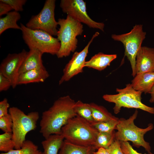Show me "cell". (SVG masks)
Masks as SVG:
<instances>
[{"mask_svg":"<svg viewBox=\"0 0 154 154\" xmlns=\"http://www.w3.org/2000/svg\"><path fill=\"white\" fill-rule=\"evenodd\" d=\"M73 109L77 115L91 124L94 122L90 104L84 103L80 100H78L75 102Z\"/></svg>","mask_w":154,"mask_h":154,"instance_id":"22","label":"cell"},{"mask_svg":"<svg viewBox=\"0 0 154 154\" xmlns=\"http://www.w3.org/2000/svg\"><path fill=\"white\" fill-rule=\"evenodd\" d=\"M60 7L64 13L89 27L104 31V23L94 21L86 11V4L83 0H61Z\"/></svg>","mask_w":154,"mask_h":154,"instance_id":"10","label":"cell"},{"mask_svg":"<svg viewBox=\"0 0 154 154\" xmlns=\"http://www.w3.org/2000/svg\"><path fill=\"white\" fill-rule=\"evenodd\" d=\"M57 22L60 28L57 36L60 47L56 55L61 58L68 56L76 50L78 42L76 37L82 33L83 26L67 15L66 19L60 18Z\"/></svg>","mask_w":154,"mask_h":154,"instance_id":"4","label":"cell"},{"mask_svg":"<svg viewBox=\"0 0 154 154\" xmlns=\"http://www.w3.org/2000/svg\"><path fill=\"white\" fill-rule=\"evenodd\" d=\"M119 119L111 121L94 122L92 125L99 132L111 133L116 129Z\"/></svg>","mask_w":154,"mask_h":154,"instance_id":"25","label":"cell"},{"mask_svg":"<svg viewBox=\"0 0 154 154\" xmlns=\"http://www.w3.org/2000/svg\"><path fill=\"white\" fill-rule=\"evenodd\" d=\"M42 54L37 50L30 49L20 68L19 75L31 70L45 68L42 59Z\"/></svg>","mask_w":154,"mask_h":154,"instance_id":"15","label":"cell"},{"mask_svg":"<svg viewBox=\"0 0 154 154\" xmlns=\"http://www.w3.org/2000/svg\"><path fill=\"white\" fill-rule=\"evenodd\" d=\"M106 149L110 154H125L122 150L120 141L115 139L112 144Z\"/></svg>","mask_w":154,"mask_h":154,"instance_id":"29","label":"cell"},{"mask_svg":"<svg viewBox=\"0 0 154 154\" xmlns=\"http://www.w3.org/2000/svg\"><path fill=\"white\" fill-rule=\"evenodd\" d=\"M13 120L9 113L0 117V129L4 133H12Z\"/></svg>","mask_w":154,"mask_h":154,"instance_id":"27","label":"cell"},{"mask_svg":"<svg viewBox=\"0 0 154 154\" xmlns=\"http://www.w3.org/2000/svg\"><path fill=\"white\" fill-rule=\"evenodd\" d=\"M12 87L10 80L0 72V92L6 91Z\"/></svg>","mask_w":154,"mask_h":154,"instance_id":"30","label":"cell"},{"mask_svg":"<svg viewBox=\"0 0 154 154\" xmlns=\"http://www.w3.org/2000/svg\"><path fill=\"white\" fill-rule=\"evenodd\" d=\"M116 132L111 133L99 132L93 146L96 150L100 148L107 149L115 139Z\"/></svg>","mask_w":154,"mask_h":154,"instance_id":"23","label":"cell"},{"mask_svg":"<svg viewBox=\"0 0 154 154\" xmlns=\"http://www.w3.org/2000/svg\"><path fill=\"white\" fill-rule=\"evenodd\" d=\"M150 154H154L152 153H150Z\"/></svg>","mask_w":154,"mask_h":154,"instance_id":"36","label":"cell"},{"mask_svg":"<svg viewBox=\"0 0 154 154\" xmlns=\"http://www.w3.org/2000/svg\"><path fill=\"white\" fill-rule=\"evenodd\" d=\"M90 104L94 122L106 121L118 118L113 115L102 106L93 102Z\"/></svg>","mask_w":154,"mask_h":154,"instance_id":"21","label":"cell"},{"mask_svg":"<svg viewBox=\"0 0 154 154\" xmlns=\"http://www.w3.org/2000/svg\"><path fill=\"white\" fill-rule=\"evenodd\" d=\"M0 154H42V152L33 141L27 140L24 141L20 148L13 149L7 153Z\"/></svg>","mask_w":154,"mask_h":154,"instance_id":"24","label":"cell"},{"mask_svg":"<svg viewBox=\"0 0 154 154\" xmlns=\"http://www.w3.org/2000/svg\"><path fill=\"white\" fill-rule=\"evenodd\" d=\"M138 114L136 110L133 114L127 119L124 118L119 119L117 125V131L115 133V139L120 141H131L133 145L138 148L140 146L143 147L150 154L151 148L149 143L145 141L144 137L147 132L153 128L152 123L148 124L145 128H141L137 126L134 123Z\"/></svg>","mask_w":154,"mask_h":154,"instance_id":"3","label":"cell"},{"mask_svg":"<svg viewBox=\"0 0 154 154\" xmlns=\"http://www.w3.org/2000/svg\"><path fill=\"white\" fill-rule=\"evenodd\" d=\"M136 74L154 72V48L141 46L137 54L136 60Z\"/></svg>","mask_w":154,"mask_h":154,"instance_id":"13","label":"cell"},{"mask_svg":"<svg viewBox=\"0 0 154 154\" xmlns=\"http://www.w3.org/2000/svg\"><path fill=\"white\" fill-rule=\"evenodd\" d=\"M9 106L6 98H4L0 102V117L9 114Z\"/></svg>","mask_w":154,"mask_h":154,"instance_id":"32","label":"cell"},{"mask_svg":"<svg viewBox=\"0 0 154 154\" xmlns=\"http://www.w3.org/2000/svg\"><path fill=\"white\" fill-rule=\"evenodd\" d=\"M9 113L13 120L12 133V139L15 145V149H19L26 140L27 134L36 128L39 114L38 112L34 111L26 114L15 107H10Z\"/></svg>","mask_w":154,"mask_h":154,"instance_id":"5","label":"cell"},{"mask_svg":"<svg viewBox=\"0 0 154 154\" xmlns=\"http://www.w3.org/2000/svg\"><path fill=\"white\" fill-rule=\"evenodd\" d=\"M49 76L45 68L31 70L19 74L17 85L43 82Z\"/></svg>","mask_w":154,"mask_h":154,"instance_id":"16","label":"cell"},{"mask_svg":"<svg viewBox=\"0 0 154 154\" xmlns=\"http://www.w3.org/2000/svg\"><path fill=\"white\" fill-rule=\"evenodd\" d=\"M96 150L93 146H82L65 139L58 154H93Z\"/></svg>","mask_w":154,"mask_h":154,"instance_id":"19","label":"cell"},{"mask_svg":"<svg viewBox=\"0 0 154 154\" xmlns=\"http://www.w3.org/2000/svg\"><path fill=\"white\" fill-rule=\"evenodd\" d=\"M12 10L11 7L8 4L0 1V16L7 14Z\"/></svg>","mask_w":154,"mask_h":154,"instance_id":"33","label":"cell"},{"mask_svg":"<svg viewBox=\"0 0 154 154\" xmlns=\"http://www.w3.org/2000/svg\"><path fill=\"white\" fill-rule=\"evenodd\" d=\"M151 95V98L149 102L151 103H154V85L149 93Z\"/></svg>","mask_w":154,"mask_h":154,"instance_id":"35","label":"cell"},{"mask_svg":"<svg viewBox=\"0 0 154 154\" xmlns=\"http://www.w3.org/2000/svg\"><path fill=\"white\" fill-rule=\"evenodd\" d=\"M133 88L145 94L149 93L154 85V72L136 74L131 81Z\"/></svg>","mask_w":154,"mask_h":154,"instance_id":"14","label":"cell"},{"mask_svg":"<svg viewBox=\"0 0 154 154\" xmlns=\"http://www.w3.org/2000/svg\"><path fill=\"white\" fill-rule=\"evenodd\" d=\"M12 133H4L0 135V151L7 153L15 148Z\"/></svg>","mask_w":154,"mask_h":154,"instance_id":"26","label":"cell"},{"mask_svg":"<svg viewBox=\"0 0 154 154\" xmlns=\"http://www.w3.org/2000/svg\"><path fill=\"white\" fill-rule=\"evenodd\" d=\"M115 94L104 95L102 97L105 101L115 104L113 108L115 114L118 113L122 107L139 109L154 114V107H150L144 104L141 102L142 92L136 90L132 87L131 84L126 85L122 89L117 88Z\"/></svg>","mask_w":154,"mask_h":154,"instance_id":"6","label":"cell"},{"mask_svg":"<svg viewBox=\"0 0 154 154\" xmlns=\"http://www.w3.org/2000/svg\"><path fill=\"white\" fill-rule=\"evenodd\" d=\"M0 1L9 4L14 11L19 12L23 11V6L26 3V0H0Z\"/></svg>","mask_w":154,"mask_h":154,"instance_id":"28","label":"cell"},{"mask_svg":"<svg viewBox=\"0 0 154 154\" xmlns=\"http://www.w3.org/2000/svg\"><path fill=\"white\" fill-rule=\"evenodd\" d=\"M93 154H110L106 149L100 148L96 151L94 152Z\"/></svg>","mask_w":154,"mask_h":154,"instance_id":"34","label":"cell"},{"mask_svg":"<svg viewBox=\"0 0 154 154\" xmlns=\"http://www.w3.org/2000/svg\"><path fill=\"white\" fill-rule=\"evenodd\" d=\"M117 57L116 54H106L100 52L86 61L84 67L102 71L110 65V63Z\"/></svg>","mask_w":154,"mask_h":154,"instance_id":"17","label":"cell"},{"mask_svg":"<svg viewBox=\"0 0 154 154\" xmlns=\"http://www.w3.org/2000/svg\"><path fill=\"white\" fill-rule=\"evenodd\" d=\"M120 143L122 150L125 154H142L134 149L128 141H120Z\"/></svg>","mask_w":154,"mask_h":154,"instance_id":"31","label":"cell"},{"mask_svg":"<svg viewBox=\"0 0 154 154\" xmlns=\"http://www.w3.org/2000/svg\"><path fill=\"white\" fill-rule=\"evenodd\" d=\"M61 135L52 134L41 142L43 149L42 154H58L64 141Z\"/></svg>","mask_w":154,"mask_h":154,"instance_id":"18","label":"cell"},{"mask_svg":"<svg viewBox=\"0 0 154 154\" xmlns=\"http://www.w3.org/2000/svg\"><path fill=\"white\" fill-rule=\"evenodd\" d=\"M75 102L69 95L60 97L42 112L40 132L45 139L51 135H61L62 127L70 119L77 115L73 109Z\"/></svg>","mask_w":154,"mask_h":154,"instance_id":"1","label":"cell"},{"mask_svg":"<svg viewBox=\"0 0 154 154\" xmlns=\"http://www.w3.org/2000/svg\"><path fill=\"white\" fill-rule=\"evenodd\" d=\"M98 133L92 124L77 115L62 127L61 135L72 143L89 146L94 145Z\"/></svg>","mask_w":154,"mask_h":154,"instance_id":"2","label":"cell"},{"mask_svg":"<svg viewBox=\"0 0 154 154\" xmlns=\"http://www.w3.org/2000/svg\"><path fill=\"white\" fill-rule=\"evenodd\" d=\"M4 17L0 18V35L5 31L9 29L20 30L21 28L17 24L21 18L19 12L13 11L6 15Z\"/></svg>","mask_w":154,"mask_h":154,"instance_id":"20","label":"cell"},{"mask_svg":"<svg viewBox=\"0 0 154 154\" xmlns=\"http://www.w3.org/2000/svg\"><path fill=\"white\" fill-rule=\"evenodd\" d=\"M99 35L98 32H96L82 51L80 52H75L71 59L66 64L63 70V74L59 82V85L68 81L74 76L83 72L89 46L94 39Z\"/></svg>","mask_w":154,"mask_h":154,"instance_id":"11","label":"cell"},{"mask_svg":"<svg viewBox=\"0 0 154 154\" xmlns=\"http://www.w3.org/2000/svg\"><path fill=\"white\" fill-rule=\"evenodd\" d=\"M146 33L143 29L141 24L135 25L129 32L121 35L113 34L112 38L123 44L125 48L124 56L127 58L131 64V75L134 77L136 75V57L142 43L145 38Z\"/></svg>","mask_w":154,"mask_h":154,"instance_id":"8","label":"cell"},{"mask_svg":"<svg viewBox=\"0 0 154 154\" xmlns=\"http://www.w3.org/2000/svg\"><path fill=\"white\" fill-rule=\"evenodd\" d=\"M20 26L23 40L30 50H37L43 54H57L60 47L57 38L43 30L29 28L22 23Z\"/></svg>","mask_w":154,"mask_h":154,"instance_id":"7","label":"cell"},{"mask_svg":"<svg viewBox=\"0 0 154 154\" xmlns=\"http://www.w3.org/2000/svg\"><path fill=\"white\" fill-rule=\"evenodd\" d=\"M55 0H46L40 11L32 16L25 26L32 29L44 31L52 36H57L58 25L54 17Z\"/></svg>","mask_w":154,"mask_h":154,"instance_id":"9","label":"cell"},{"mask_svg":"<svg viewBox=\"0 0 154 154\" xmlns=\"http://www.w3.org/2000/svg\"><path fill=\"white\" fill-rule=\"evenodd\" d=\"M27 52L23 49L18 53L9 54L1 63L0 72L10 80L13 88L18 85L19 70Z\"/></svg>","mask_w":154,"mask_h":154,"instance_id":"12","label":"cell"}]
</instances>
